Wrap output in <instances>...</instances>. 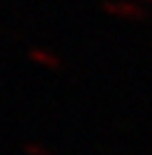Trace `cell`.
I'll use <instances>...</instances> for the list:
<instances>
[{
  "label": "cell",
  "instance_id": "obj_2",
  "mask_svg": "<svg viewBox=\"0 0 152 155\" xmlns=\"http://www.w3.org/2000/svg\"><path fill=\"white\" fill-rule=\"evenodd\" d=\"M30 58L35 63H43V65H58L60 63L58 58H52V53H47V50H30Z\"/></svg>",
  "mask_w": 152,
  "mask_h": 155
},
{
  "label": "cell",
  "instance_id": "obj_1",
  "mask_svg": "<svg viewBox=\"0 0 152 155\" xmlns=\"http://www.w3.org/2000/svg\"><path fill=\"white\" fill-rule=\"evenodd\" d=\"M102 10L110 15H117V18H130V20H142L145 18V10L135 0H105Z\"/></svg>",
  "mask_w": 152,
  "mask_h": 155
},
{
  "label": "cell",
  "instance_id": "obj_4",
  "mask_svg": "<svg viewBox=\"0 0 152 155\" xmlns=\"http://www.w3.org/2000/svg\"><path fill=\"white\" fill-rule=\"evenodd\" d=\"M135 3H152V0H135Z\"/></svg>",
  "mask_w": 152,
  "mask_h": 155
},
{
  "label": "cell",
  "instance_id": "obj_3",
  "mask_svg": "<svg viewBox=\"0 0 152 155\" xmlns=\"http://www.w3.org/2000/svg\"><path fill=\"white\" fill-rule=\"evenodd\" d=\"M25 150L27 153H35V155H47V150H40V148H35V145H25Z\"/></svg>",
  "mask_w": 152,
  "mask_h": 155
}]
</instances>
